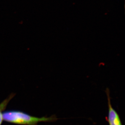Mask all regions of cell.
Here are the masks:
<instances>
[{
    "label": "cell",
    "mask_w": 125,
    "mask_h": 125,
    "mask_svg": "<svg viewBox=\"0 0 125 125\" xmlns=\"http://www.w3.org/2000/svg\"><path fill=\"white\" fill-rule=\"evenodd\" d=\"M3 120L5 122L15 124L23 125H37L41 122H52L57 120L55 115L51 117H34L21 111H8L3 113Z\"/></svg>",
    "instance_id": "cell-1"
},
{
    "label": "cell",
    "mask_w": 125,
    "mask_h": 125,
    "mask_svg": "<svg viewBox=\"0 0 125 125\" xmlns=\"http://www.w3.org/2000/svg\"><path fill=\"white\" fill-rule=\"evenodd\" d=\"M105 92L107 97L108 105L109 109L107 120L109 125H122L119 115L115 110L113 109L111 105L110 90L108 88H107Z\"/></svg>",
    "instance_id": "cell-2"
},
{
    "label": "cell",
    "mask_w": 125,
    "mask_h": 125,
    "mask_svg": "<svg viewBox=\"0 0 125 125\" xmlns=\"http://www.w3.org/2000/svg\"><path fill=\"white\" fill-rule=\"evenodd\" d=\"M10 99H7L6 100L3 101L0 104V125H1L2 123L3 120V117H2V111H3L4 109H5L6 106H7L8 103L9 102Z\"/></svg>",
    "instance_id": "cell-3"
}]
</instances>
